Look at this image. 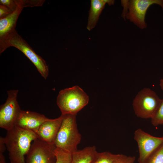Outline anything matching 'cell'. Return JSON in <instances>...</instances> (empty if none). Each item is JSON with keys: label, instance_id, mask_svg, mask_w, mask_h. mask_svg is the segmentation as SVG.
Returning a JSON list of instances; mask_svg holds the SVG:
<instances>
[{"label": "cell", "instance_id": "1", "mask_svg": "<svg viewBox=\"0 0 163 163\" xmlns=\"http://www.w3.org/2000/svg\"><path fill=\"white\" fill-rule=\"evenodd\" d=\"M37 138L34 132L15 126L7 131L5 142L11 163H26L25 156Z\"/></svg>", "mask_w": 163, "mask_h": 163}, {"label": "cell", "instance_id": "2", "mask_svg": "<svg viewBox=\"0 0 163 163\" xmlns=\"http://www.w3.org/2000/svg\"><path fill=\"white\" fill-rule=\"evenodd\" d=\"M10 46L14 47L21 51L34 64L42 76L45 79L47 78L49 69L46 61L36 53L15 29L0 40V53Z\"/></svg>", "mask_w": 163, "mask_h": 163}, {"label": "cell", "instance_id": "3", "mask_svg": "<svg viewBox=\"0 0 163 163\" xmlns=\"http://www.w3.org/2000/svg\"><path fill=\"white\" fill-rule=\"evenodd\" d=\"M61 115L62 121L54 144L56 148L72 153L78 150L81 140L77 127L76 115Z\"/></svg>", "mask_w": 163, "mask_h": 163}, {"label": "cell", "instance_id": "4", "mask_svg": "<svg viewBox=\"0 0 163 163\" xmlns=\"http://www.w3.org/2000/svg\"><path fill=\"white\" fill-rule=\"evenodd\" d=\"M87 94L79 86H75L60 91L56 104L62 115H77L88 103Z\"/></svg>", "mask_w": 163, "mask_h": 163}, {"label": "cell", "instance_id": "5", "mask_svg": "<svg viewBox=\"0 0 163 163\" xmlns=\"http://www.w3.org/2000/svg\"><path fill=\"white\" fill-rule=\"evenodd\" d=\"M161 100L153 90L149 88H143L138 92L133 101L132 106L135 114L142 119H151Z\"/></svg>", "mask_w": 163, "mask_h": 163}, {"label": "cell", "instance_id": "6", "mask_svg": "<svg viewBox=\"0 0 163 163\" xmlns=\"http://www.w3.org/2000/svg\"><path fill=\"white\" fill-rule=\"evenodd\" d=\"M18 90L7 91L6 102L0 107V127L8 131L15 126L21 111L17 100Z\"/></svg>", "mask_w": 163, "mask_h": 163}, {"label": "cell", "instance_id": "7", "mask_svg": "<svg viewBox=\"0 0 163 163\" xmlns=\"http://www.w3.org/2000/svg\"><path fill=\"white\" fill-rule=\"evenodd\" d=\"M56 147L38 138L32 142L26 155V163H55Z\"/></svg>", "mask_w": 163, "mask_h": 163}, {"label": "cell", "instance_id": "8", "mask_svg": "<svg viewBox=\"0 0 163 163\" xmlns=\"http://www.w3.org/2000/svg\"><path fill=\"white\" fill-rule=\"evenodd\" d=\"M154 4L159 5L163 10V0H131L128 1V9L125 18L129 20L139 28H146L145 21L146 11Z\"/></svg>", "mask_w": 163, "mask_h": 163}, {"label": "cell", "instance_id": "9", "mask_svg": "<svg viewBox=\"0 0 163 163\" xmlns=\"http://www.w3.org/2000/svg\"><path fill=\"white\" fill-rule=\"evenodd\" d=\"M134 138L138 148L139 163H144L149 156L163 144V137L153 136L141 129L135 131Z\"/></svg>", "mask_w": 163, "mask_h": 163}, {"label": "cell", "instance_id": "10", "mask_svg": "<svg viewBox=\"0 0 163 163\" xmlns=\"http://www.w3.org/2000/svg\"><path fill=\"white\" fill-rule=\"evenodd\" d=\"M49 119L37 112L21 110L15 126L32 131L36 134L41 125Z\"/></svg>", "mask_w": 163, "mask_h": 163}, {"label": "cell", "instance_id": "11", "mask_svg": "<svg viewBox=\"0 0 163 163\" xmlns=\"http://www.w3.org/2000/svg\"><path fill=\"white\" fill-rule=\"evenodd\" d=\"M62 118V116L61 115L57 118L49 119L43 123L36 133L37 138L49 143L54 144Z\"/></svg>", "mask_w": 163, "mask_h": 163}, {"label": "cell", "instance_id": "12", "mask_svg": "<svg viewBox=\"0 0 163 163\" xmlns=\"http://www.w3.org/2000/svg\"><path fill=\"white\" fill-rule=\"evenodd\" d=\"M23 9L18 7L15 10L9 15L0 18V40L15 29L18 19Z\"/></svg>", "mask_w": 163, "mask_h": 163}, {"label": "cell", "instance_id": "13", "mask_svg": "<svg viewBox=\"0 0 163 163\" xmlns=\"http://www.w3.org/2000/svg\"><path fill=\"white\" fill-rule=\"evenodd\" d=\"M98 153L94 146L77 150L72 153L71 163H92Z\"/></svg>", "mask_w": 163, "mask_h": 163}, {"label": "cell", "instance_id": "14", "mask_svg": "<svg viewBox=\"0 0 163 163\" xmlns=\"http://www.w3.org/2000/svg\"><path fill=\"white\" fill-rule=\"evenodd\" d=\"M106 3V0L91 1V6L87 26V28L88 30H91L96 25L99 17Z\"/></svg>", "mask_w": 163, "mask_h": 163}, {"label": "cell", "instance_id": "15", "mask_svg": "<svg viewBox=\"0 0 163 163\" xmlns=\"http://www.w3.org/2000/svg\"><path fill=\"white\" fill-rule=\"evenodd\" d=\"M117 155L108 152H98L92 163H114Z\"/></svg>", "mask_w": 163, "mask_h": 163}, {"label": "cell", "instance_id": "16", "mask_svg": "<svg viewBox=\"0 0 163 163\" xmlns=\"http://www.w3.org/2000/svg\"><path fill=\"white\" fill-rule=\"evenodd\" d=\"M55 154L56 160L55 163H71L72 153L56 148Z\"/></svg>", "mask_w": 163, "mask_h": 163}, {"label": "cell", "instance_id": "17", "mask_svg": "<svg viewBox=\"0 0 163 163\" xmlns=\"http://www.w3.org/2000/svg\"><path fill=\"white\" fill-rule=\"evenodd\" d=\"M151 122L154 126L163 125V97L154 115L151 119Z\"/></svg>", "mask_w": 163, "mask_h": 163}, {"label": "cell", "instance_id": "18", "mask_svg": "<svg viewBox=\"0 0 163 163\" xmlns=\"http://www.w3.org/2000/svg\"><path fill=\"white\" fill-rule=\"evenodd\" d=\"M144 163H163V144L149 156Z\"/></svg>", "mask_w": 163, "mask_h": 163}, {"label": "cell", "instance_id": "19", "mask_svg": "<svg viewBox=\"0 0 163 163\" xmlns=\"http://www.w3.org/2000/svg\"><path fill=\"white\" fill-rule=\"evenodd\" d=\"M18 7L24 8L25 7L40 6L43 5L44 0H17Z\"/></svg>", "mask_w": 163, "mask_h": 163}, {"label": "cell", "instance_id": "20", "mask_svg": "<svg viewBox=\"0 0 163 163\" xmlns=\"http://www.w3.org/2000/svg\"><path fill=\"white\" fill-rule=\"evenodd\" d=\"M136 157L127 156L123 154H117L114 163H134Z\"/></svg>", "mask_w": 163, "mask_h": 163}, {"label": "cell", "instance_id": "21", "mask_svg": "<svg viewBox=\"0 0 163 163\" xmlns=\"http://www.w3.org/2000/svg\"><path fill=\"white\" fill-rule=\"evenodd\" d=\"M0 5L6 6L13 12L18 7L17 0H0Z\"/></svg>", "mask_w": 163, "mask_h": 163}, {"label": "cell", "instance_id": "22", "mask_svg": "<svg viewBox=\"0 0 163 163\" xmlns=\"http://www.w3.org/2000/svg\"><path fill=\"white\" fill-rule=\"evenodd\" d=\"M6 149L4 137H0V163H5V158L3 153Z\"/></svg>", "mask_w": 163, "mask_h": 163}, {"label": "cell", "instance_id": "23", "mask_svg": "<svg viewBox=\"0 0 163 163\" xmlns=\"http://www.w3.org/2000/svg\"><path fill=\"white\" fill-rule=\"evenodd\" d=\"M13 12L6 6L0 5V18H5L12 13Z\"/></svg>", "mask_w": 163, "mask_h": 163}, {"label": "cell", "instance_id": "24", "mask_svg": "<svg viewBox=\"0 0 163 163\" xmlns=\"http://www.w3.org/2000/svg\"><path fill=\"white\" fill-rule=\"evenodd\" d=\"M159 85L161 89L163 90V79L160 80Z\"/></svg>", "mask_w": 163, "mask_h": 163}]
</instances>
